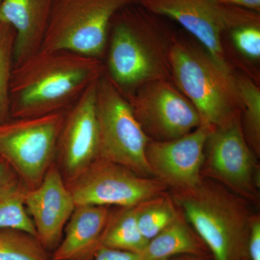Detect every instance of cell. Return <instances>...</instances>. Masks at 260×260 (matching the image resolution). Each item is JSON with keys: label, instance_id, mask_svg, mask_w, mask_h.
Here are the masks:
<instances>
[{"label": "cell", "instance_id": "cell-1", "mask_svg": "<svg viewBox=\"0 0 260 260\" xmlns=\"http://www.w3.org/2000/svg\"><path fill=\"white\" fill-rule=\"evenodd\" d=\"M102 59L68 50H40L13 68L11 119L64 112L105 74Z\"/></svg>", "mask_w": 260, "mask_h": 260}, {"label": "cell", "instance_id": "cell-2", "mask_svg": "<svg viewBox=\"0 0 260 260\" xmlns=\"http://www.w3.org/2000/svg\"><path fill=\"white\" fill-rule=\"evenodd\" d=\"M175 36L138 3L113 17L108 40L105 74L127 95L156 80H172L170 52Z\"/></svg>", "mask_w": 260, "mask_h": 260}, {"label": "cell", "instance_id": "cell-3", "mask_svg": "<svg viewBox=\"0 0 260 260\" xmlns=\"http://www.w3.org/2000/svg\"><path fill=\"white\" fill-rule=\"evenodd\" d=\"M170 194L215 260L244 258L253 216L250 203L207 177L192 189Z\"/></svg>", "mask_w": 260, "mask_h": 260}, {"label": "cell", "instance_id": "cell-4", "mask_svg": "<svg viewBox=\"0 0 260 260\" xmlns=\"http://www.w3.org/2000/svg\"><path fill=\"white\" fill-rule=\"evenodd\" d=\"M172 80L194 105L202 124L225 127L241 119L237 77L208 51L174 37L170 52Z\"/></svg>", "mask_w": 260, "mask_h": 260}, {"label": "cell", "instance_id": "cell-5", "mask_svg": "<svg viewBox=\"0 0 260 260\" xmlns=\"http://www.w3.org/2000/svg\"><path fill=\"white\" fill-rule=\"evenodd\" d=\"M137 0H54L40 50H68L102 59L118 11Z\"/></svg>", "mask_w": 260, "mask_h": 260}, {"label": "cell", "instance_id": "cell-6", "mask_svg": "<svg viewBox=\"0 0 260 260\" xmlns=\"http://www.w3.org/2000/svg\"><path fill=\"white\" fill-rule=\"evenodd\" d=\"M99 158L124 166L142 177L155 178L146 160L149 138L129 102L107 75L97 82Z\"/></svg>", "mask_w": 260, "mask_h": 260}, {"label": "cell", "instance_id": "cell-7", "mask_svg": "<svg viewBox=\"0 0 260 260\" xmlns=\"http://www.w3.org/2000/svg\"><path fill=\"white\" fill-rule=\"evenodd\" d=\"M65 111L0 124V158L29 189L40 184L55 162Z\"/></svg>", "mask_w": 260, "mask_h": 260}, {"label": "cell", "instance_id": "cell-8", "mask_svg": "<svg viewBox=\"0 0 260 260\" xmlns=\"http://www.w3.org/2000/svg\"><path fill=\"white\" fill-rule=\"evenodd\" d=\"M137 3L153 14L180 24L217 62L229 70L224 34L242 25L260 24L259 13L215 0H137Z\"/></svg>", "mask_w": 260, "mask_h": 260}, {"label": "cell", "instance_id": "cell-9", "mask_svg": "<svg viewBox=\"0 0 260 260\" xmlns=\"http://www.w3.org/2000/svg\"><path fill=\"white\" fill-rule=\"evenodd\" d=\"M66 184L76 206L133 208L169 190L156 178L142 177L124 166L100 158Z\"/></svg>", "mask_w": 260, "mask_h": 260}, {"label": "cell", "instance_id": "cell-10", "mask_svg": "<svg viewBox=\"0 0 260 260\" xmlns=\"http://www.w3.org/2000/svg\"><path fill=\"white\" fill-rule=\"evenodd\" d=\"M257 156L246 142L241 119L212 130L205 145L202 176L209 178L250 203L259 200Z\"/></svg>", "mask_w": 260, "mask_h": 260}, {"label": "cell", "instance_id": "cell-11", "mask_svg": "<svg viewBox=\"0 0 260 260\" xmlns=\"http://www.w3.org/2000/svg\"><path fill=\"white\" fill-rule=\"evenodd\" d=\"M124 96L150 140L177 139L202 124L194 105L172 80L149 82Z\"/></svg>", "mask_w": 260, "mask_h": 260}, {"label": "cell", "instance_id": "cell-12", "mask_svg": "<svg viewBox=\"0 0 260 260\" xmlns=\"http://www.w3.org/2000/svg\"><path fill=\"white\" fill-rule=\"evenodd\" d=\"M98 80L64 112L54 162L66 183L78 177L99 158Z\"/></svg>", "mask_w": 260, "mask_h": 260}, {"label": "cell", "instance_id": "cell-13", "mask_svg": "<svg viewBox=\"0 0 260 260\" xmlns=\"http://www.w3.org/2000/svg\"><path fill=\"white\" fill-rule=\"evenodd\" d=\"M213 129L202 124L177 139L149 140L145 155L154 177L170 191H185L198 186L203 179L205 145Z\"/></svg>", "mask_w": 260, "mask_h": 260}, {"label": "cell", "instance_id": "cell-14", "mask_svg": "<svg viewBox=\"0 0 260 260\" xmlns=\"http://www.w3.org/2000/svg\"><path fill=\"white\" fill-rule=\"evenodd\" d=\"M25 204L37 239L49 252H52L60 243L66 224L76 207L55 162L40 184L28 189Z\"/></svg>", "mask_w": 260, "mask_h": 260}, {"label": "cell", "instance_id": "cell-15", "mask_svg": "<svg viewBox=\"0 0 260 260\" xmlns=\"http://www.w3.org/2000/svg\"><path fill=\"white\" fill-rule=\"evenodd\" d=\"M54 0H1L0 22L15 32L14 67L40 51Z\"/></svg>", "mask_w": 260, "mask_h": 260}, {"label": "cell", "instance_id": "cell-16", "mask_svg": "<svg viewBox=\"0 0 260 260\" xmlns=\"http://www.w3.org/2000/svg\"><path fill=\"white\" fill-rule=\"evenodd\" d=\"M111 212L110 207L77 205L51 260H93L102 247Z\"/></svg>", "mask_w": 260, "mask_h": 260}, {"label": "cell", "instance_id": "cell-17", "mask_svg": "<svg viewBox=\"0 0 260 260\" xmlns=\"http://www.w3.org/2000/svg\"><path fill=\"white\" fill-rule=\"evenodd\" d=\"M199 243L191 227L179 209V214L158 235L149 241L142 260H169L181 254H199Z\"/></svg>", "mask_w": 260, "mask_h": 260}, {"label": "cell", "instance_id": "cell-18", "mask_svg": "<svg viewBox=\"0 0 260 260\" xmlns=\"http://www.w3.org/2000/svg\"><path fill=\"white\" fill-rule=\"evenodd\" d=\"M149 241L140 232L135 207L112 210L102 238V246L142 254Z\"/></svg>", "mask_w": 260, "mask_h": 260}, {"label": "cell", "instance_id": "cell-19", "mask_svg": "<svg viewBox=\"0 0 260 260\" xmlns=\"http://www.w3.org/2000/svg\"><path fill=\"white\" fill-rule=\"evenodd\" d=\"M28 189L13 171L0 186V229L23 231L37 238L34 223L25 208Z\"/></svg>", "mask_w": 260, "mask_h": 260}, {"label": "cell", "instance_id": "cell-20", "mask_svg": "<svg viewBox=\"0 0 260 260\" xmlns=\"http://www.w3.org/2000/svg\"><path fill=\"white\" fill-rule=\"evenodd\" d=\"M135 209L140 232L148 241L172 223L179 214V208L168 191L143 202Z\"/></svg>", "mask_w": 260, "mask_h": 260}, {"label": "cell", "instance_id": "cell-21", "mask_svg": "<svg viewBox=\"0 0 260 260\" xmlns=\"http://www.w3.org/2000/svg\"><path fill=\"white\" fill-rule=\"evenodd\" d=\"M242 101L241 122L246 142L256 156L260 153V88L246 76L237 77Z\"/></svg>", "mask_w": 260, "mask_h": 260}, {"label": "cell", "instance_id": "cell-22", "mask_svg": "<svg viewBox=\"0 0 260 260\" xmlns=\"http://www.w3.org/2000/svg\"><path fill=\"white\" fill-rule=\"evenodd\" d=\"M0 260H51L39 239L23 231L0 229Z\"/></svg>", "mask_w": 260, "mask_h": 260}, {"label": "cell", "instance_id": "cell-23", "mask_svg": "<svg viewBox=\"0 0 260 260\" xmlns=\"http://www.w3.org/2000/svg\"><path fill=\"white\" fill-rule=\"evenodd\" d=\"M15 32L9 24L0 22V124L10 117V82L14 68Z\"/></svg>", "mask_w": 260, "mask_h": 260}, {"label": "cell", "instance_id": "cell-24", "mask_svg": "<svg viewBox=\"0 0 260 260\" xmlns=\"http://www.w3.org/2000/svg\"><path fill=\"white\" fill-rule=\"evenodd\" d=\"M229 34L238 50L252 60H259L260 24L242 25L233 29Z\"/></svg>", "mask_w": 260, "mask_h": 260}, {"label": "cell", "instance_id": "cell-25", "mask_svg": "<svg viewBox=\"0 0 260 260\" xmlns=\"http://www.w3.org/2000/svg\"><path fill=\"white\" fill-rule=\"evenodd\" d=\"M249 260H260V216L253 214L247 242Z\"/></svg>", "mask_w": 260, "mask_h": 260}, {"label": "cell", "instance_id": "cell-26", "mask_svg": "<svg viewBox=\"0 0 260 260\" xmlns=\"http://www.w3.org/2000/svg\"><path fill=\"white\" fill-rule=\"evenodd\" d=\"M93 260H142L139 254L116 250L102 246Z\"/></svg>", "mask_w": 260, "mask_h": 260}, {"label": "cell", "instance_id": "cell-27", "mask_svg": "<svg viewBox=\"0 0 260 260\" xmlns=\"http://www.w3.org/2000/svg\"><path fill=\"white\" fill-rule=\"evenodd\" d=\"M222 4L239 7L252 11L260 12V0H215Z\"/></svg>", "mask_w": 260, "mask_h": 260}, {"label": "cell", "instance_id": "cell-28", "mask_svg": "<svg viewBox=\"0 0 260 260\" xmlns=\"http://www.w3.org/2000/svg\"><path fill=\"white\" fill-rule=\"evenodd\" d=\"M12 172L13 170L10 169L7 162H5L3 158H0V186L6 180L7 178L9 177Z\"/></svg>", "mask_w": 260, "mask_h": 260}, {"label": "cell", "instance_id": "cell-29", "mask_svg": "<svg viewBox=\"0 0 260 260\" xmlns=\"http://www.w3.org/2000/svg\"><path fill=\"white\" fill-rule=\"evenodd\" d=\"M241 260H249V259H248V258H245V257H244L243 258V259H241Z\"/></svg>", "mask_w": 260, "mask_h": 260}, {"label": "cell", "instance_id": "cell-30", "mask_svg": "<svg viewBox=\"0 0 260 260\" xmlns=\"http://www.w3.org/2000/svg\"><path fill=\"white\" fill-rule=\"evenodd\" d=\"M0 1H1V0H0Z\"/></svg>", "mask_w": 260, "mask_h": 260}]
</instances>
